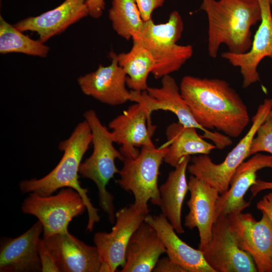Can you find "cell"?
<instances>
[{
	"instance_id": "obj_1",
	"label": "cell",
	"mask_w": 272,
	"mask_h": 272,
	"mask_svg": "<svg viewBox=\"0 0 272 272\" xmlns=\"http://www.w3.org/2000/svg\"><path fill=\"white\" fill-rule=\"evenodd\" d=\"M179 89L195 120L205 129H216L235 138L250 121L246 105L224 80L187 75Z\"/></svg>"
},
{
	"instance_id": "obj_2",
	"label": "cell",
	"mask_w": 272,
	"mask_h": 272,
	"mask_svg": "<svg viewBox=\"0 0 272 272\" xmlns=\"http://www.w3.org/2000/svg\"><path fill=\"white\" fill-rule=\"evenodd\" d=\"M200 9L208 17L210 57L216 58L223 44L228 51L236 54L250 49L251 28L261 20L258 0H202Z\"/></svg>"
},
{
	"instance_id": "obj_3",
	"label": "cell",
	"mask_w": 272,
	"mask_h": 272,
	"mask_svg": "<svg viewBox=\"0 0 272 272\" xmlns=\"http://www.w3.org/2000/svg\"><path fill=\"white\" fill-rule=\"evenodd\" d=\"M92 141V134L88 122L84 120L75 127L70 137L60 142L59 149L63 156L56 167L45 176L25 180L19 183L21 192H34L41 196H49L57 189L70 187L76 190L85 202L88 215L87 230L91 232L100 221L98 209L89 198L88 189L81 186L79 180L82 160Z\"/></svg>"
},
{
	"instance_id": "obj_4",
	"label": "cell",
	"mask_w": 272,
	"mask_h": 272,
	"mask_svg": "<svg viewBox=\"0 0 272 272\" xmlns=\"http://www.w3.org/2000/svg\"><path fill=\"white\" fill-rule=\"evenodd\" d=\"M84 117L92 131L93 151L91 156L81 163L79 174L95 183L98 188L99 206L108 215L110 222L114 224L116 214L114 196L106 186L119 171L116 166V159L123 161L124 158L115 148L111 131L102 124L96 112L89 109L84 113Z\"/></svg>"
},
{
	"instance_id": "obj_5",
	"label": "cell",
	"mask_w": 272,
	"mask_h": 272,
	"mask_svg": "<svg viewBox=\"0 0 272 272\" xmlns=\"http://www.w3.org/2000/svg\"><path fill=\"white\" fill-rule=\"evenodd\" d=\"M183 30L182 18L174 11L165 23L155 24L152 19L145 21L141 36L133 39L139 40L152 54L155 66L151 73L155 79L178 71L192 56L191 45L177 44Z\"/></svg>"
},
{
	"instance_id": "obj_6",
	"label": "cell",
	"mask_w": 272,
	"mask_h": 272,
	"mask_svg": "<svg viewBox=\"0 0 272 272\" xmlns=\"http://www.w3.org/2000/svg\"><path fill=\"white\" fill-rule=\"evenodd\" d=\"M167 149L164 144L158 148L155 145L143 147L136 158L123 160V166L118 172L120 178L117 183L123 190L132 193L134 208L145 215L149 214V201L160 206L158 180Z\"/></svg>"
},
{
	"instance_id": "obj_7",
	"label": "cell",
	"mask_w": 272,
	"mask_h": 272,
	"mask_svg": "<svg viewBox=\"0 0 272 272\" xmlns=\"http://www.w3.org/2000/svg\"><path fill=\"white\" fill-rule=\"evenodd\" d=\"M272 109V99H264L252 118L250 129L238 144L220 164L214 163L208 155L199 154L191 157L188 172L216 189L220 194L226 192L236 168L250 156L251 143L256 131Z\"/></svg>"
},
{
	"instance_id": "obj_8",
	"label": "cell",
	"mask_w": 272,
	"mask_h": 272,
	"mask_svg": "<svg viewBox=\"0 0 272 272\" xmlns=\"http://www.w3.org/2000/svg\"><path fill=\"white\" fill-rule=\"evenodd\" d=\"M130 92L129 101L142 104L150 118L155 110L169 111L173 113L183 125L201 130L203 133L201 137L213 142L217 149L222 150L232 144L230 137L205 129L196 121L181 95L179 87L171 76L167 75L161 79V86L159 88L148 87L146 91Z\"/></svg>"
},
{
	"instance_id": "obj_9",
	"label": "cell",
	"mask_w": 272,
	"mask_h": 272,
	"mask_svg": "<svg viewBox=\"0 0 272 272\" xmlns=\"http://www.w3.org/2000/svg\"><path fill=\"white\" fill-rule=\"evenodd\" d=\"M21 210L24 214L38 219L43 226V238H47L68 231L72 219L83 214L87 208L76 190L64 187L53 195L29 193L22 204Z\"/></svg>"
},
{
	"instance_id": "obj_10",
	"label": "cell",
	"mask_w": 272,
	"mask_h": 272,
	"mask_svg": "<svg viewBox=\"0 0 272 272\" xmlns=\"http://www.w3.org/2000/svg\"><path fill=\"white\" fill-rule=\"evenodd\" d=\"M238 213L218 217L212 239L202 251L207 263L215 272H256L251 256L239 246L236 218Z\"/></svg>"
},
{
	"instance_id": "obj_11",
	"label": "cell",
	"mask_w": 272,
	"mask_h": 272,
	"mask_svg": "<svg viewBox=\"0 0 272 272\" xmlns=\"http://www.w3.org/2000/svg\"><path fill=\"white\" fill-rule=\"evenodd\" d=\"M146 216L137 210L132 204L116 212L115 225L110 232L95 233L94 242L102 262L101 272H114L119 266L125 265L128 242L145 221Z\"/></svg>"
},
{
	"instance_id": "obj_12",
	"label": "cell",
	"mask_w": 272,
	"mask_h": 272,
	"mask_svg": "<svg viewBox=\"0 0 272 272\" xmlns=\"http://www.w3.org/2000/svg\"><path fill=\"white\" fill-rule=\"evenodd\" d=\"M114 143L120 145L119 151L125 159H134L139 148L154 146L152 137L156 130L145 107L135 103L109 123Z\"/></svg>"
},
{
	"instance_id": "obj_13",
	"label": "cell",
	"mask_w": 272,
	"mask_h": 272,
	"mask_svg": "<svg viewBox=\"0 0 272 272\" xmlns=\"http://www.w3.org/2000/svg\"><path fill=\"white\" fill-rule=\"evenodd\" d=\"M261 20L250 49L236 54L229 51L221 56L234 66L238 67L243 78L242 87L247 88L260 80L257 71L260 61L265 57L272 59V15L269 0H258Z\"/></svg>"
},
{
	"instance_id": "obj_14",
	"label": "cell",
	"mask_w": 272,
	"mask_h": 272,
	"mask_svg": "<svg viewBox=\"0 0 272 272\" xmlns=\"http://www.w3.org/2000/svg\"><path fill=\"white\" fill-rule=\"evenodd\" d=\"M111 63L99 64L97 69L78 79V85L86 95L110 106H117L130 100L126 88V75L119 65L117 54L109 53Z\"/></svg>"
},
{
	"instance_id": "obj_15",
	"label": "cell",
	"mask_w": 272,
	"mask_h": 272,
	"mask_svg": "<svg viewBox=\"0 0 272 272\" xmlns=\"http://www.w3.org/2000/svg\"><path fill=\"white\" fill-rule=\"evenodd\" d=\"M59 272H101L96 246L86 244L67 231L42 238Z\"/></svg>"
},
{
	"instance_id": "obj_16",
	"label": "cell",
	"mask_w": 272,
	"mask_h": 272,
	"mask_svg": "<svg viewBox=\"0 0 272 272\" xmlns=\"http://www.w3.org/2000/svg\"><path fill=\"white\" fill-rule=\"evenodd\" d=\"M261 213L259 221L250 213H237L239 244L251 256L257 271L272 272V223L265 213Z\"/></svg>"
},
{
	"instance_id": "obj_17",
	"label": "cell",
	"mask_w": 272,
	"mask_h": 272,
	"mask_svg": "<svg viewBox=\"0 0 272 272\" xmlns=\"http://www.w3.org/2000/svg\"><path fill=\"white\" fill-rule=\"evenodd\" d=\"M188 184L190 196L187 205L189 211L185 217L184 225L190 230L197 228L198 249L202 251L212 239L216 206L220 194L216 189L192 175Z\"/></svg>"
},
{
	"instance_id": "obj_18",
	"label": "cell",
	"mask_w": 272,
	"mask_h": 272,
	"mask_svg": "<svg viewBox=\"0 0 272 272\" xmlns=\"http://www.w3.org/2000/svg\"><path fill=\"white\" fill-rule=\"evenodd\" d=\"M42 232V224L38 220L19 236L14 238H2L0 248V271H42L38 246Z\"/></svg>"
},
{
	"instance_id": "obj_19",
	"label": "cell",
	"mask_w": 272,
	"mask_h": 272,
	"mask_svg": "<svg viewBox=\"0 0 272 272\" xmlns=\"http://www.w3.org/2000/svg\"><path fill=\"white\" fill-rule=\"evenodd\" d=\"M89 15L86 0H65L55 8L41 15L22 20L14 26L21 32H35L44 43L69 26Z\"/></svg>"
},
{
	"instance_id": "obj_20",
	"label": "cell",
	"mask_w": 272,
	"mask_h": 272,
	"mask_svg": "<svg viewBox=\"0 0 272 272\" xmlns=\"http://www.w3.org/2000/svg\"><path fill=\"white\" fill-rule=\"evenodd\" d=\"M264 168H272V156L258 153L243 162L233 174L228 190L220 195L216 206L215 220L219 216L241 213L250 203L244 197L254 184L257 171Z\"/></svg>"
},
{
	"instance_id": "obj_21",
	"label": "cell",
	"mask_w": 272,
	"mask_h": 272,
	"mask_svg": "<svg viewBox=\"0 0 272 272\" xmlns=\"http://www.w3.org/2000/svg\"><path fill=\"white\" fill-rule=\"evenodd\" d=\"M145 221L157 232L168 258L186 272H215L207 263L202 251L193 248L182 241L162 214L158 216L148 214Z\"/></svg>"
},
{
	"instance_id": "obj_22",
	"label": "cell",
	"mask_w": 272,
	"mask_h": 272,
	"mask_svg": "<svg viewBox=\"0 0 272 272\" xmlns=\"http://www.w3.org/2000/svg\"><path fill=\"white\" fill-rule=\"evenodd\" d=\"M166 249L157 232L144 221L132 235L121 272H150Z\"/></svg>"
},
{
	"instance_id": "obj_23",
	"label": "cell",
	"mask_w": 272,
	"mask_h": 272,
	"mask_svg": "<svg viewBox=\"0 0 272 272\" xmlns=\"http://www.w3.org/2000/svg\"><path fill=\"white\" fill-rule=\"evenodd\" d=\"M190 156L182 158L179 164L171 171L166 181L159 187L162 214L166 217L178 234H183L181 211L183 201L188 191L186 171Z\"/></svg>"
},
{
	"instance_id": "obj_24",
	"label": "cell",
	"mask_w": 272,
	"mask_h": 272,
	"mask_svg": "<svg viewBox=\"0 0 272 272\" xmlns=\"http://www.w3.org/2000/svg\"><path fill=\"white\" fill-rule=\"evenodd\" d=\"M167 151L164 161L175 168L183 158L199 154L209 155L217 149L215 145L209 143L199 135L196 128L187 127L179 121L169 124L166 130Z\"/></svg>"
},
{
	"instance_id": "obj_25",
	"label": "cell",
	"mask_w": 272,
	"mask_h": 272,
	"mask_svg": "<svg viewBox=\"0 0 272 272\" xmlns=\"http://www.w3.org/2000/svg\"><path fill=\"white\" fill-rule=\"evenodd\" d=\"M133 45L127 52L117 54L119 65L126 75V86L131 90L146 91L149 87V75L155 66L151 53L139 40H132Z\"/></svg>"
},
{
	"instance_id": "obj_26",
	"label": "cell",
	"mask_w": 272,
	"mask_h": 272,
	"mask_svg": "<svg viewBox=\"0 0 272 272\" xmlns=\"http://www.w3.org/2000/svg\"><path fill=\"white\" fill-rule=\"evenodd\" d=\"M109 18L116 33L126 40L138 38L144 26L134 0H113Z\"/></svg>"
},
{
	"instance_id": "obj_27",
	"label": "cell",
	"mask_w": 272,
	"mask_h": 272,
	"mask_svg": "<svg viewBox=\"0 0 272 272\" xmlns=\"http://www.w3.org/2000/svg\"><path fill=\"white\" fill-rule=\"evenodd\" d=\"M49 48L39 40L31 39L0 16V53L17 52L45 57Z\"/></svg>"
},
{
	"instance_id": "obj_28",
	"label": "cell",
	"mask_w": 272,
	"mask_h": 272,
	"mask_svg": "<svg viewBox=\"0 0 272 272\" xmlns=\"http://www.w3.org/2000/svg\"><path fill=\"white\" fill-rule=\"evenodd\" d=\"M265 152L272 155V110L258 127L250 149V156Z\"/></svg>"
},
{
	"instance_id": "obj_29",
	"label": "cell",
	"mask_w": 272,
	"mask_h": 272,
	"mask_svg": "<svg viewBox=\"0 0 272 272\" xmlns=\"http://www.w3.org/2000/svg\"><path fill=\"white\" fill-rule=\"evenodd\" d=\"M42 271H59L55 261L45 245L43 239H40L38 246Z\"/></svg>"
},
{
	"instance_id": "obj_30",
	"label": "cell",
	"mask_w": 272,
	"mask_h": 272,
	"mask_svg": "<svg viewBox=\"0 0 272 272\" xmlns=\"http://www.w3.org/2000/svg\"><path fill=\"white\" fill-rule=\"evenodd\" d=\"M141 16L144 21L152 19V14L155 10L161 7L165 0H134Z\"/></svg>"
},
{
	"instance_id": "obj_31",
	"label": "cell",
	"mask_w": 272,
	"mask_h": 272,
	"mask_svg": "<svg viewBox=\"0 0 272 272\" xmlns=\"http://www.w3.org/2000/svg\"><path fill=\"white\" fill-rule=\"evenodd\" d=\"M154 272H186L181 266L172 261L168 257L159 258L155 266Z\"/></svg>"
},
{
	"instance_id": "obj_32",
	"label": "cell",
	"mask_w": 272,
	"mask_h": 272,
	"mask_svg": "<svg viewBox=\"0 0 272 272\" xmlns=\"http://www.w3.org/2000/svg\"><path fill=\"white\" fill-rule=\"evenodd\" d=\"M89 15L97 19L101 16L105 8V0H86Z\"/></svg>"
},
{
	"instance_id": "obj_33",
	"label": "cell",
	"mask_w": 272,
	"mask_h": 272,
	"mask_svg": "<svg viewBox=\"0 0 272 272\" xmlns=\"http://www.w3.org/2000/svg\"><path fill=\"white\" fill-rule=\"evenodd\" d=\"M257 209L265 213L272 223V192L265 195L256 204Z\"/></svg>"
},
{
	"instance_id": "obj_34",
	"label": "cell",
	"mask_w": 272,
	"mask_h": 272,
	"mask_svg": "<svg viewBox=\"0 0 272 272\" xmlns=\"http://www.w3.org/2000/svg\"><path fill=\"white\" fill-rule=\"evenodd\" d=\"M267 189H272L271 181H265L260 179H256L254 184L250 188L252 198L255 196L259 192Z\"/></svg>"
},
{
	"instance_id": "obj_35",
	"label": "cell",
	"mask_w": 272,
	"mask_h": 272,
	"mask_svg": "<svg viewBox=\"0 0 272 272\" xmlns=\"http://www.w3.org/2000/svg\"><path fill=\"white\" fill-rule=\"evenodd\" d=\"M270 4L271 5V6L272 7V0H269Z\"/></svg>"
},
{
	"instance_id": "obj_36",
	"label": "cell",
	"mask_w": 272,
	"mask_h": 272,
	"mask_svg": "<svg viewBox=\"0 0 272 272\" xmlns=\"http://www.w3.org/2000/svg\"><path fill=\"white\" fill-rule=\"evenodd\" d=\"M272 110V109H271Z\"/></svg>"
}]
</instances>
